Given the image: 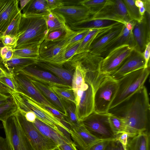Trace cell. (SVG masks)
Listing matches in <instances>:
<instances>
[{"mask_svg":"<svg viewBox=\"0 0 150 150\" xmlns=\"http://www.w3.org/2000/svg\"><path fill=\"white\" fill-rule=\"evenodd\" d=\"M109 113L122 119L129 138L145 132L149 121L150 105L147 89L143 86L135 93L110 109Z\"/></svg>","mask_w":150,"mask_h":150,"instance_id":"cell-1","label":"cell"},{"mask_svg":"<svg viewBox=\"0 0 150 150\" xmlns=\"http://www.w3.org/2000/svg\"><path fill=\"white\" fill-rule=\"evenodd\" d=\"M46 16H26L22 13L15 49L40 45L48 33Z\"/></svg>","mask_w":150,"mask_h":150,"instance_id":"cell-2","label":"cell"},{"mask_svg":"<svg viewBox=\"0 0 150 150\" xmlns=\"http://www.w3.org/2000/svg\"><path fill=\"white\" fill-rule=\"evenodd\" d=\"M103 76L99 75L98 69H89L86 73L84 82L74 94L76 113L79 122L94 111L95 90Z\"/></svg>","mask_w":150,"mask_h":150,"instance_id":"cell-3","label":"cell"},{"mask_svg":"<svg viewBox=\"0 0 150 150\" xmlns=\"http://www.w3.org/2000/svg\"><path fill=\"white\" fill-rule=\"evenodd\" d=\"M10 95L18 109L25 112H31L36 118L52 128L60 134L65 135L66 131L69 134L70 129L64 125L49 111L31 98L17 91L12 92Z\"/></svg>","mask_w":150,"mask_h":150,"instance_id":"cell-4","label":"cell"},{"mask_svg":"<svg viewBox=\"0 0 150 150\" xmlns=\"http://www.w3.org/2000/svg\"><path fill=\"white\" fill-rule=\"evenodd\" d=\"M149 73V67L143 68L117 80V90L109 109L127 99L144 86Z\"/></svg>","mask_w":150,"mask_h":150,"instance_id":"cell-5","label":"cell"},{"mask_svg":"<svg viewBox=\"0 0 150 150\" xmlns=\"http://www.w3.org/2000/svg\"><path fill=\"white\" fill-rule=\"evenodd\" d=\"M77 32L72 30L64 38L57 40H44L40 45L37 60L62 65L65 63L64 54L67 45Z\"/></svg>","mask_w":150,"mask_h":150,"instance_id":"cell-6","label":"cell"},{"mask_svg":"<svg viewBox=\"0 0 150 150\" xmlns=\"http://www.w3.org/2000/svg\"><path fill=\"white\" fill-rule=\"evenodd\" d=\"M117 80L110 76L103 75L95 92L94 111L98 113H107L116 94Z\"/></svg>","mask_w":150,"mask_h":150,"instance_id":"cell-7","label":"cell"},{"mask_svg":"<svg viewBox=\"0 0 150 150\" xmlns=\"http://www.w3.org/2000/svg\"><path fill=\"white\" fill-rule=\"evenodd\" d=\"M14 115L34 150H54L58 149V146L43 135L32 123L27 121L18 109Z\"/></svg>","mask_w":150,"mask_h":150,"instance_id":"cell-8","label":"cell"},{"mask_svg":"<svg viewBox=\"0 0 150 150\" xmlns=\"http://www.w3.org/2000/svg\"><path fill=\"white\" fill-rule=\"evenodd\" d=\"M2 123L9 150H34L14 114Z\"/></svg>","mask_w":150,"mask_h":150,"instance_id":"cell-9","label":"cell"},{"mask_svg":"<svg viewBox=\"0 0 150 150\" xmlns=\"http://www.w3.org/2000/svg\"><path fill=\"white\" fill-rule=\"evenodd\" d=\"M110 114L93 111L81 122L96 137L101 139H115L109 121Z\"/></svg>","mask_w":150,"mask_h":150,"instance_id":"cell-10","label":"cell"},{"mask_svg":"<svg viewBox=\"0 0 150 150\" xmlns=\"http://www.w3.org/2000/svg\"><path fill=\"white\" fill-rule=\"evenodd\" d=\"M134 49L124 45L114 49L100 61L98 67L99 75L110 76L122 64Z\"/></svg>","mask_w":150,"mask_h":150,"instance_id":"cell-11","label":"cell"},{"mask_svg":"<svg viewBox=\"0 0 150 150\" xmlns=\"http://www.w3.org/2000/svg\"><path fill=\"white\" fill-rule=\"evenodd\" d=\"M93 19L112 20L125 24L132 21L123 0H108L105 6L92 16Z\"/></svg>","mask_w":150,"mask_h":150,"instance_id":"cell-12","label":"cell"},{"mask_svg":"<svg viewBox=\"0 0 150 150\" xmlns=\"http://www.w3.org/2000/svg\"><path fill=\"white\" fill-rule=\"evenodd\" d=\"M12 76L16 91L27 95L42 106H47L55 108L28 78L20 73Z\"/></svg>","mask_w":150,"mask_h":150,"instance_id":"cell-13","label":"cell"},{"mask_svg":"<svg viewBox=\"0 0 150 150\" xmlns=\"http://www.w3.org/2000/svg\"><path fill=\"white\" fill-rule=\"evenodd\" d=\"M131 30L133 47L143 53L147 43L150 41V14L145 12L140 22L133 21Z\"/></svg>","mask_w":150,"mask_h":150,"instance_id":"cell-14","label":"cell"},{"mask_svg":"<svg viewBox=\"0 0 150 150\" xmlns=\"http://www.w3.org/2000/svg\"><path fill=\"white\" fill-rule=\"evenodd\" d=\"M124 26V24L119 23L99 33L94 39L88 52L99 56L102 49L120 34Z\"/></svg>","mask_w":150,"mask_h":150,"instance_id":"cell-15","label":"cell"},{"mask_svg":"<svg viewBox=\"0 0 150 150\" xmlns=\"http://www.w3.org/2000/svg\"><path fill=\"white\" fill-rule=\"evenodd\" d=\"M145 64L143 53L134 48L121 66L110 76L118 80L130 73L144 68Z\"/></svg>","mask_w":150,"mask_h":150,"instance_id":"cell-16","label":"cell"},{"mask_svg":"<svg viewBox=\"0 0 150 150\" xmlns=\"http://www.w3.org/2000/svg\"><path fill=\"white\" fill-rule=\"evenodd\" d=\"M29 78L42 83L47 86H54L63 88H72L50 72L33 67L28 66L19 72Z\"/></svg>","mask_w":150,"mask_h":150,"instance_id":"cell-17","label":"cell"},{"mask_svg":"<svg viewBox=\"0 0 150 150\" xmlns=\"http://www.w3.org/2000/svg\"><path fill=\"white\" fill-rule=\"evenodd\" d=\"M52 11L60 15L68 26L92 16L89 10L81 5L63 6Z\"/></svg>","mask_w":150,"mask_h":150,"instance_id":"cell-18","label":"cell"},{"mask_svg":"<svg viewBox=\"0 0 150 150\" xmlns=\"http://www.w3.org/2000/svg\"><path fill=\"white\" fill-rule=\"evenodd\" d=\"M69 134L81 150H87L95 144L100 142L114 140L101 139L96 137L81 122L77 126L70 128Z\"/></svg>","mask_w":150,"mask_h":150,"instance_id":"cell-19","label":"cell"},{"mask_svg":"<svg viewBox=\"0 0 150 150\" xmlns=\"http://www.w3.org/2000/svg\"><path fill=\"white\" fill-rule=\"evenodd\" d=\"M18 0H0V37L21 10Z\"/></svg>","mask_w":150,"mask_h":150,"instance_id":"cell-20","label":"cell"},{"mask_svg":"<svg viewBox=\"0 0 150 150\" xmlns=\"http://www.w3.org/2000/svg\"><path fill=\"white\" fill-rule=\"evenodd\" d=\"M119 23L120 22L112 20L93 19L90 17L68 26L72 30L77 31L87 29L109 28Z\"/></svg>","mask_w":150,"mask_h":150,"instance_id":"cell-21","label":"cell"},{"mask_svg":"<svg viewBox=\"0 0 150 150\" xmlns=\"http://www.w3.org/2000/svg\"><path fill=\"white\" fill-rule=\"evenodd\" d=\"M124 45H129L133 47V41L131 30H127L126 28L125 25L120 34L110 42L102 49L100 53L99 56L103 58L114 49Z\"/></svg>","mask_w":150,"mask_h":150,"instance_id":"cell-22","label":"cell"},{"mask_svg":"<svg viewBox=\"0 0 150 150\" xmlns=\"http://www.w3.org/2000/svg\"><path fill=\"white\" fill-rule=\"evenodd\" d=\"M35 64L54 74L67 84L71 86L74 73L71 70L64 68L62 66L38 60Z\"/></svg>","mask_w":150,"mask_h":150,"instance_id":"cell-23","label":"cell"},{"mask_svg":"<svg viewBox=\"0 0 150 150\" xmlns=\"http://www.w3.org/2000/svg\"><path fill=\"white\" fill-rule=\"evenodd\" d=\"M33 123L43 135L52 140L58 146L65 141L71 140L68 135L60 134L37 118Z\"/></svg>","mask_w":150,"mask_h":150,"instance_id":"cell-24","label":"cell"},{"mask_svg":"<svg viewBox=\"0 0 150 150\" xmlns=\"http://www.w3.org/2000/svg\"><path fill=\"white\" fill-rule=\"evenodd\" d=\"M29 79L55 108L63 114L65 117L67 115L66 112L61 100L47 86L39 81Z\"/></svg>","mask_w":150,"mask_h":150,"instance_id":"cell-25","label":"cell"},{"mask_svg":"<svg viewBox=\"0 0 150 150\" xmlns=\"http://www.w3.org/2000/svg\"><path fill=\"white\" fill-rule=\"evenodd\" d=\"M22 14L26 16H46L50 12L46 0H29L22 10Z\"/></svg>","mask_w":150,"mask_h":150,"instance_id":"cell-26","label":"cell"},{"mask_svg":"<svg viewBox=\"0 0 150 150\" xmlns=\"http://www.w3.org/2000/svg\"><path fill=\"white\" fill-rule=\"evenodd\" d=\"M37 59L28 58H12L3 61L5 67L11 74L18 73L25 68L35 64Z\"/></svg>","mask_w":150,"mask_h":150,"instance_id":"cell-27","label":"cell"},{"mask_svg":"<svg viewBox=\"0 0 150 150\" xmlns=\"http://www.w3.org/2000/svg\"><path fill=\"white\" fill-rule=\"evenodd\" d=\"M149 134L145 131L129 138L126 150H149Z\"/></svg>","mask_w":150,"mask_h":150,"instance_id":"cell-28","label":"cell"},{"mask_svg":"<svg viewBox=\"0 0 150 150\" xmlns=\"http://www.w3.org/2000/svg\"><path fill=\"white\" fill-rule=\"evenodd\" d=\"M48 33L62 28L67 25L63 18L59 14L51 11L46 16Z\"/></svg>","mask_w":150,"mask_h":150,"instance_id":"cell-29","label":"cell"},{"mask_svg":"<svg viewBox=\"0 0 150 150\" xmlns=\"http://www.w3.org/2000/svg\"><path fill=\"white\" fill-rule=\"evenodd\" d=\"M61 100L66 111L67 115L65 118L70 129V127L78 126L81 122L78 121L76 114L75 104L70 101Z\"/></svg>","mask_w":150,"mask_h":150,"instance_id":"cell-30","label":"cell"},{"mask_svg":"<svg viewBox=\"0 0 150 150\" xmlns=\"http://www.w3.org/2000/svg\"><path fill=\"white\" fill-rule=\"evenodd\" d=\"M40 45H35L19 49H13L12 58H28L38 59Z\"/></svg>","mask_w":150,"mask_h":150,"instance_id":"cell-31","label":"cell"},{"mask_svg":"<svg viewBox=\"0 0 150 150\" xmlns=\"http://www.w3.org/2000/svg\"><path fill=\"white\" fill-rule=\"evenodd\" d=\"M110 114L109 117V123L112 132L115 138L123 132L127 133V126L124 120L121 118Z\"/></svg>","mask_w":150,"mask_h":150,"instance_id":"cell-32","label":"cell"},{"mask_svg":"<svg viewBox=\"0 0 150 150\" xmlns=\"http://www.w3.org/2000/svg\"><path fill=\"white\" fill-rule=\"evenodd\" d=\"M107 28L90 29L88 34L81 43L75 55L88 52L91 45L96 35Z\"/></svg>","mask_w":150,"mask_h":150,"instance_id":"cell-33","label":"cell"},{"mask_svg":"<svg viewBox=\"0 0 150 150\" xmlns=\"http://www.w3.org/2000/svg\"><path fill=\"white\" fill-rule=\"evenodd\" d=\"M47 86L60 99L72 102L75 104V97L72 88L60 87L54 86Z\"/></svg>","mask_w":150,"mask_h":150,"instance_id":"cell-34","label":"cell"},{"mask_svg":"<svg viewBox=\"0 0 150 150\" xmlns=\"http://www.w3.org/2000/svg\"><path fill=\"white\" fill-rule=\"evenodd\" d=\"M18 109L16 105L11 98L8 103L0 106V121L1 122L6 121L13 115Z\"/></svg>","mask_w":150,"mask_h":150,"instance_id":"cell-35","label":"cell"},{"mask_svg":"<svg viewBox=\"0 0 150 150\" xmlns=\"http://www.w3.org/2000/svg\"><path fill=\"white\" fill-rule=\"evenodd\" d=\"M108 0H81L80 5L87 8L92 16L100 10L106 4Z\"/></svg>","mask_w":150,"mask_h":150,"instance_id":"cell-36","label":"cell"},{"mask_svg":"<svg viewBox=\"0 0 150 150\" xmlns=\"http://www.w3.org/2000/svg\"><path fill=\"white\" fill-rule=\"evenodd\" d=\"M129 17L132 21H140L143 16L140 14L139 11V8L135 4V0H123Z\"/></svg>","mask_w":150,"mask_h":150,"instance_id":"cell-37","label":"cell"},{"mask_svg":"<svg viewBox=\"0 0 150 150\" xmlns=\"http://www.w3.org/2000/svg\"><path fill=\"white\" fill-rule=\"evenodd\" d=\"M72 31L67 25L62 28L54 30L48 33L44 40L52 41L62 38Z\"/></svg>","mask_w":150,"mask_h":150,"instance_id":"cell-38","label":"cell"},{"mask_svg":"<svg viewBox=\"0 0 150 150\" xmlns=\"http://www.w3.org/2000/svg\"><path fill=\"white\" fill-rule=\"evenodd\" d=\"M21 14V11L17 14L9 25L3 35H8L18 38L19 27Z\"/></svg>","mask_w":150,"mask_h":150,"instance_id":"cell-39","label":"cell"},{"mask_svg":"<svg viewBox=\"0 0 150 150\" xmlns=\"http://www.w3.org/2000/svg\"><path fill=\"white\" fill-rule=\"evenodd\" d=\"M90 29L77 31V33L69 42L66 49L68 48L76 43L81 41L88 33Z\"/></svg>","mask_w":150,"mask_h":150,"instance_id":"cell-40","label":"cell"},{"mask_svg":"<svg viewBox=\"0 0 150 150\" xmlns=\"http://www.w3.org/2000/svg\"><path fill=\"white\" fill-rule=\"evenodd\" d=\"M0 39L4 46H8L13 49L15 48L18 38L8 35H3L0 37Z\"/></svg>","mask_w":150,"mask_h":150,"instance_id":"cell-41","label":"cell"},{"mask_svg":"<svg viewBox=\"0 0 150 150\" xmlns=\"http://www.w3.org/2000/svg\"><path fill=\"white\" fill-rule=\"evenodd\" d=\"M13 49L8 46H4L0 49V56L3 61H6L12 58Z\"/></svg>","mask_w":150,"mask_h":150,"instance_id":"cell-42","label":"cell"},{"mask_svg":"<svg viewBox=\"0 0 150 150\" xmlns=\"http://www.w3.org/2000/svg\"><path fill=\"white\" fill-rule=\"evenodd\" d=\"M42 106L49 111L54 115L60 120L64 125L70 129L69 126L67 123L65 116L63 114L57 109L45 105Z\"/></svg>","mask_w":150,"mask_h":150,"instance_id":"cell-43","label":"cell"},{"mask_svg":"<svg viewBox=\"0 0 150 150\" xmlns=\"http://www.w3.org/2000/svg\"><path fill=\"white\" fill-rule=\"evenodd\" d=\"M0 82L10 89L12 92L16 91L12 75L0 76Z\"/></svg>","mask_w":150,"mask_h":150,"instance_id":"cell-44","label":"cell"},{"mask_svg":"<svg viewBox=\"0 0 150 150\" xmlns=\"http://www.w3.org/2000/svg\"><path fill=\"white\" fill-rule=\"evenodd\" d=\"M81 41L76 43L68 48L66 49L64 54L65 63L75 55Z\"/></svg>","mask_w":150,"mask_h":150,"instance_id":"cell-45","label":"cell"},{"mask_svg":"<svg viewBox=\"0 0 150 150\" xmlns=\"http://www.w3.org/2000/svg\"><path fill=\"white\" fill-rule=\"evenodd\" d=\"M105 150H127L119 141L115 139L110 141Z\"/></svg>","mask_w":150,"mask_h":150,"instance_id":"cell-46","label":"cell"},{"mask_svg":"<svg viewBox=\"0 0 150 150\" xmlns=\"http://www.w3.org/2000/svg\"><path fill=\"white\" fill-rule=\"evenodd\" d=\"M58 149L59 150H78L75 144L71 140L61 144L58 146Z\"/></svg>","mask_w":150,"mask_h":150,"instance_id":"cell-47","label":"cell"},{"mask_svg":"<svg viewBox=\"0 0 150 150\" xmlns=\"http://www.w3.org/2000/svg\"><path fill=\"white\" fill-rule=\"evenodd\" d=\"M46 1L48 7L50 11L63 6L62 0H46Z\"/></svg>","mask_w":150,"mask_h":150,"instance_id":"cell-48","label":"cell"},{"mask_svg":"<svg viewBox=\"0 0 150 150\" xmlns=\"http://www.w3.org/2000/svg\"><path fill=\"white\" fill-rule=\"evenodd\" d=\"M111 140H106L98 142L91 146L87 150H105L109 142Z\"/></svg>","mask_w":150,"mask_h":150,"instance_id":"cell-49","label":"cell"},{"mask_svg":"<svg viewBox=\"0 0 150 150\" xmlns=\"http://www.w3.org/2000/svg\"><path fill=\"white\" fill-rule=\"evenodd\" d=\"M150 52V42L147 44L145 50L143 53L145 61L144 68L149 67V58Z\"/></svg>","mask_w":150,"mask_h":150,"instance_id":"cell-50","label":"cell"},{"mask_svg":"<svg viewBox=\"0 0 150 150\" xmlns=\"http://www.w3.org/2000/svg\"><path fill=\"white\" fill-rule=\"evenodd\" d=\"M129 136L126 132H123L116 138V140L119 141L123 146H126L127 143Z\"/></svg>","mask_w":150,"mask_h":150,"instance_id":"cell-51","label":"cell"},{"mask_svg":"<svg viewBox=\"0 0 150 150\" xmlns=\"http://www.w3.org/2000/svg\"><path fill=\"white\" fill-rule=\"evenodd\" d=\"M19 110L24 115L25 119L27 121L33 123L35 121L36 117L33 112H25L19 109Z\"/></svg>","mask_w":150,"mask_h":150,"instance_id":"cell-52","label":"cell"},{"mask_svg":"<svg viewBox=\"0 0 150 150\" xmlns=\"http://www.w3.org/2000/svg\"><path fill=\"white\" fill-rule=\"evenodd\" d=\"M11 99L10 95L0 92V106L8 103Z\"/></svg>","mask_w":150,"mask_h":150,"instance_id":"cell-53","label":"cell"},{"mask_svg":"<svg viewBox=\"0 0 150 150\" xmlns=\"http://www.w3.org/2000/svg\"><path fill=\"white\" fill-rule=\"evenodd\" d=\"M11 74L5 67L3 61L0 56V76H8Z\"/></svg>","mask_w":150,"mask_h":150,"instance_id":"cell-54","label":"cell"},{"mask_svg":"<svg viewBox=\"0 0 150 150\" xmlns=\"http://www.w3.org/2000/svg\"><path fill=\"white\" fill-rule=\"evenodd\" d=\"M0 150H9L6 138L0 136Z\"/></svg>","mask_w":150,"mask_h":150,"instance_id":"cell-55","label":"cell"},{"mask_svg":"<svg viewBox=\"0 0 150 150\" xmlns=\"http://www.w3.org/2000/svg\"><path fill=\"white\" fill-rule=\"evenodd\" d=\"M0 92L10 95L12 92L10 89L0 82Z\"/></svg>","mask_w":150,"mask_h":150,"instance_id":"cell-56","label":"cell"},{"mask_svg":"<svg viewBox=\"0 0 150 150\" xmlns=\"http://www.w3.org/2000/svg\"><path fill=\"white\" fill-rule=\"evenodd\" d=\"M124 25L126 28L129 30H131L133 27V21L126 22Z\"/></svg>","mask_w":150,"mask_h":150,"instance_id":"cell-57","label":"cell"},{"mask_svg":"<svg viewBox=\"0 0 150 150\" xmlns=\"http://www.w3.org/2000/svg\"><path fill=\"white\" fill-rule=\"evenodd\" d=\"M135 4L137 7L140 8L144 6V3L143 0H135Z\"/></svg>","mask_w":150,"mask_h":150,"instance_id":"cell-58","label":"cell"},{"mask_svg":"<svg viewBox=\"0 0 150 150\" xmlns=\"http://www.w3.org/2000/svg\"><path fill=\"white\" fill-rule=\"evenodd\" d=\"M29 1V0H20V4L21 6L20 9L21 11L23 9L28 3Z\"/></svg>","mask_w":150,"mask_h":150,"instance_id":"cell-59","label":"cell"},{"mask_svg":"<svg viewBox=\"0 0 150 150\" xmlns=\"http://www.w3.org/2000/svg\"><path fill=\"white\" fill-rule=\"evenodd\" d=\"M139 11L141 15L143 16L146 11V9L144 6L139 8Z\"/></svg>","mask_w":150,"mask_h":150,"instance_id":"cell-60","label":"cell"},{"mask_svg":"<svg viewBox=\"0 0 150 150\" xmlns=\"http://www.w3.org/2000/svg\"><path fill=\"white\" fill-rule=\"evenodd\" d=\"M4 46L3 45L1 40H0V49L2 47H3V46Z\"/></svg>","mask_w":150,"mask_h":150,"instance_id":"cell-61","label":"cell"},{"mask_svg":"<svg viewBox=\"0 0 150 150\" xmlns=\"http://www.w3.org/2000/svg\"><path fill=\"white\" fill-rule=\"evenodd\" d=\"M3 129V125L2 124L0 123V129Z\"/></svg>","mask_w":150,"mask_h":150,"instance_id":"cell-62","label":"cell"},{"mask_svg":"<svg viewBox=\"0 0 150 150\" xmlns=\"http://www.w3.org/2000/svg\"><path fill=\"white\" fill-rule=\"evenodd\" d=\"M54 150H59L58 149Z\"/></svg>","mask_w":150,"mask_h":150,"instance_id":"cell-63","label":"cell"}]
</instances>
